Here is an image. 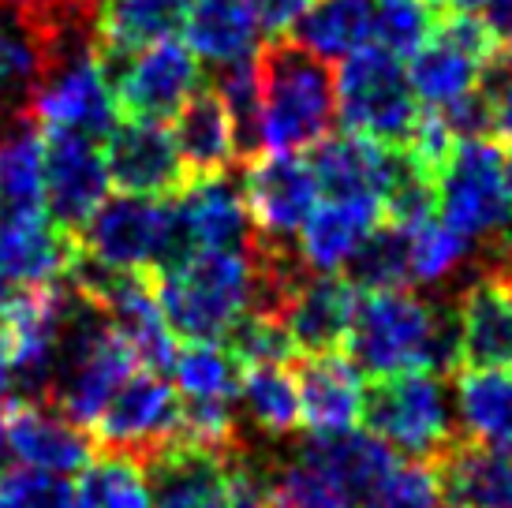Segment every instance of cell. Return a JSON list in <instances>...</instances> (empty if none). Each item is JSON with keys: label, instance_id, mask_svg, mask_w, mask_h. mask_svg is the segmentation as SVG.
<instances>
[{"label": "cell", "instance_id": "cell-32", "mask_svg": "<svg viewBox=\"0 0 512 508\" xmlns=\"http://www.w3.org/2000/svg\"><path fill=\"white\" fill-rule=\"evenodd\" d=\"M292 34L318 60L352 57L374 45V0H311Z\"/></svg>", "mask_w": 512, "mask_h": 508}, {"label": "cell", "instance_id": "cell-33", "mask_svg": "<svg viewBox=\"0 0 512 508\" xmlns=\"http://www.w3.org/2000/svg\"><path fill=\"white\" fill-rule=\"evenodd\" d=\"M195 0H109L98 15V45L105 60H116L146 42L169 38Z\"/></svg>", "mask_w": 512, "mask_h": 508}, {"label": "cell", "instance_id": "cell-24", "mask_svg": "<svg viewBox=\"0 0 512 508\" xmlns=\"http://www.w3.org/2000/svg\"><path fill=\"white\" fill-rule=\"evenodd\" d=\"M456 311L460 363L468 367H512V288L501 273L486 269L468 284Z\"/></svg>", "mask_w": 512, "mask_h": 508}, {"label": "cell", "instance_id": "cell-52", "mask_svg": "<svg viewBox=\"0 0 512 508\" xmlns=\"http://www.w3.org/2000/svg\"><path fill=\"white\" fill-rule=\"evenodd\" d=\"M4 456H8V415L0 411V464H4Z\"/></svg>", "mask_w": 512, "mask_h": 508}, {"label": "cell", "instance_id": "cell-27", "mask_svg": "<svg viewBox=\"0 0 512 508\" xmlns=\"http://www.w3.org/2000/svg\"><path fill=\"white\" fill-rule=\"evenodd\" d=\"M232 467H236V452L176 441L146 464L154 508H202L225 486Z\"/></svg>", "mask_w": 512, "mask_h": 508}, {"label": "cell", "instance_id": "cell-47", "mask_svg": "<svg viewBox=\"0 0 512 508\" xmlns=\"http://www.w3.org/2000/svg\"><path fill=\"white\" fill-rule=\"evenodd\" d=\"M486 98H490V127L498 131L501 139L512 142V71L490 75Z\"/></svg>", "mask_w": 512, "mask_h": 508}, {"label": "cell", "instance_id": "cell-18", "mask_svg": "<svg viewBox=\"0 0 512 508\" xmlns=\"http://www.w3.org/2000/svg\"><path fill=\"white\" fill-rule=\"evenodd\" d=\"M105 139V165L120 191L169 198L184 187V157L176 150V135L161 120H124Z\"/></svg>", "mask_w": 512, "mask_h": 508}, {"label": "cell", "instance_id": "cell-46", "mask_svg": "<svg viewBox=\"0 0 512 508\" xmlns=\"http://www.w3.org/2000/svg\"><path fill=\"white\" fill-rule=\"evenodd\" d=\"M202 508H266V494H262V482L236 460V467L228 471L225 486Z\"/></svg>", "mask_w": 512, "mask_h": 508}, {"label": "cell", "instance_id": "cell-44", "mask_svg": "<svg viewBox=\"0 0 512 508\" xmlns=\"http://www.w3.org/2000/svg\"><path fill=\"white\" fill-rule=\"evenodd\" d=\"M0 508H72V486L30 467L0 471Z\"/></svg>", "mask_w": 512, "mask_h": 508}, {"label": "cell", "instance_id": "cell-29", "mask_svg": "<svg viewBox=\"0 0 512 508\" xmlns=\"http://www.w3.org/2000/svg\"><path fill=\"white\" fill-rule=\"evenodd\" d=\"M456 423L471 445L512 456V370L468 367L456 378Z\"/></svg>", "mask_w": 512, "mask_h": 508}, {"label": "cell", "instance_id": "cell-30", "mask_svg": "<svg viewBox=\"0 0 512 508\" xmlns=\"http://www.w3.org/2000/svg\"><path fill=\"white\" fill-rule=\"evenodd\" d=\"M0 210L45 213V139L30 113L0 120Z\"/></svg>", "mask_w": 512, "mask_h": 508}, {"label": "cell", "instance_id": "cell-17", "mask_svg": "<svg viewBox=\"0 0 512 508\" xmlns=\"http://www.w3.org/2000/svg\"><path fill=\"white\" fill-rule=\"evenodd\" d=\"M359 307V288L337 273H299L277 299V318L285 322L292 348L303 355H322L348 340Z\"/></svg>", "mask_w": 512, "mask_h": 508}, {"label": "cell", "instance_id": "cell-34", "mask_svg": "<svg viewBox=\"0 0 512 508\" xmlns=\"http://www.w3.org/2000/svg\"><path fill=\"white\" fill-rule=\"evenodd\" d=\"M240 411L262 438H292L303 423L296 370L285 363L247 367L240 378Z\"/></svg>", "mask_w": 512, "mask_h": 508}, {"label": "cell", "instance_id": "cell-4", "mask_svg": "<svg viewBox=\"0 0 512 508\" xmlns=\"http://www.w3.org/2000/svg\"><path fill=\"white\" fill-rule=\"evenodd\" d=\"M337 79L299 42L273 38L258 57V154H299L326 139Z\"/></svg>", "mask_w": 512, "mask_h": 508}, {"label": "cell", "instance_id": "cell-13", "mask_svg": "<svg viewBox=\"0 0 512 508\" xmlns=\"http://www.w3.org/2000/svg\"><path fill=\"white\" fill-rule=\"evenodd\" d=\"M116 109L128 120H169L199 94V57L187 42L157 38L124 57L105 60Z\"/></svg>", "mask_w": 512, "mask_h": 508}, {"label": "cell", "instance_id": "cell-55", "mask_svg": "<svg viewBox=\"0 0 512 508\" xmlns=\"http://www.w3.org/2000/svg\"><path fill=\"white\" fill-rule=\"evenodd\" d=\"M509 42H512V38H509Z\"/></svg>", "mask_w": 512, "mask_h": 508}, {"label": "cell", "instance_id": "cell-26", "mask_svg": "<svg viewBox=\"0 0 512 508\" xmlns=\"http://www.w3.org/2000/svg\"><path fill=\"white\" fill-rule=\"evenodd\" d=\"M187 45L217 68L240 64L258 53L266 34V0H195L184 19Z\"/></svg>", "mask_w": 512, "mask_h": 508}, {"label": "cell", "instance_id": "cell-5", "mask_svg": "<svg viewBox=\"0 0 512 508\" xmlns=\"http://www.w3.org/2000/svg\"><path fill=\"white\" fill-rule=\"evenodd\" d=\"M45 45V71L30 109L34 120L49 131H75L101 139L120 120L109 79V64L98 45V23H68L42 38Z\"/></svg>", "mask_w": 512, "mask_h": 508}, {"label": "cell", "instance_id": "cell-53", "mask_svg": "<svg viewBox=\"0 0 512 508\" xmlns=\"http://www.w3.org/2000/svg\"><path fill=\"white\" fill-rule=\"evenodd\" d=\"M86 4L94 8V15H101V12H105V4H109V0H86Z\"/></svg>", "mask_w": 512, "mask_h": 508}, {"label": "cell", "instance_id": "cell-40", "mask_svg": "<svg viewBox=\"0 0 512 508\" xmlns=\"http://www.w3.org/2000/svg\"><path fill=\"white\" fill-rule=\"evenodd\" d=\"M266 508H348L326 475L307 460V452H296L292 460L273 467V475L262 482Z\"/></svg>", "mask_w": 512, "mask_h": 508}, {"label": "cell", "instance_id": "cell-20", "mask_svg": "<svg viewBox=\"0 0 512 508\" xmlns=\"http://www.w3.org/2000/svg\"><path fill=\"white\" fill-rule=\"evenodd\" d=\"M299 404H303V426L314 438L348 434L363 423L367 411V385L363 370L337 352L307 355L296 370Z\"/></svg>", "mask_w": 512, "mask_h": 508}, {"label": "cell", "instance_id": "cell-23", "mask_svg": "<svg viewBox=\"0 0 512 508\" xmlns=\"http://www.w3.org/2000/svg\"><path fill=\"white\" fill-rule=\"evenodd\" d=\"M180 228L187 247H214V251H251L255 221L247 198L228 176H199L180 198Z\"/></svg>", "mask_w": 512, "mask_h": 508}, {"label": "cell", "instance_id": "cell-25", "mask_svg": "<svg viewBox=\"0 0 512 508\" xmlns=\"http://www.w3.org/2000/svg\"><path fill=\"white\" fill-rule=\"evenodd\" d=\"M303 452L348 508H367V501L382 490V482L400 464V456L382 438L359 434V430L314 438Z\"/></svg>", "mask_w": 512, "mask_h": 508}, {"label": "cell", "instance_id": "cell-6", "mask_svg": "<svg viewBox=\"0 0 512 508\" xmlns=\"http://www.w3.org/2000/svg\"><path fill=\"white\" fill-rule=\"evenodd\" d=\"M441 221L460 232L471 247H486L498 262L512 251V198L505 157L490 139H456L434 172Z\"/></svg>", "mask_w": 512, "mask_h": 508}, {"label": "cell", "instance_id": "cell-45", "mask_svg": "<svg viewBox=\"0 0 512 508\" xmlns=\"http://www.w3.org/2000/svg\"><path fill=\"white\" fill-rule=\"evenodd\" d=\"M15 19H23L38 38L53 34L68 23H98L94 8L86 0H0Z\"/></svg>", "mask_w": 512, "mask_h": 508}, {"label": "cell", "instance_id": "cell-54", "mask_svg": "<svg viewBox=\"0 0 512 508\" xmlns=\"http://www.w3.org/2000/svg\"><path fill=\"white\" fill-rule=\"evenodd\" d=\"M505 180H509V198H512V157H505Z\"/></svg>", "mask_w": 512, "mask_h": 508}, {"label": "cell", "instance_id": "cell-31", "mask_svg": "<svg viewBox=\"0 0 512 508\" xmlns=\"http://www.w3.org/2000/svg\"><path fill=\"white\" fill-rule=\"evenodd\" d=\"M176 150L184 157L187 176H225L240 157L236 127L228 120L217 94H195L176 113Z\"/></svg>", "mask_w": 512, "mask_h": 508}, {"label": "cell", "instance_id": "cell-14", "mask_svg": "<svg viewBox=\"0 0 512 508\" xmlns=\"http://www.w3.org/2000/svg\"><path fill=\"white\" fill-rule=\"evenodd\" d=\"M94 426L105 452L131 456L146 467L180 441V396L161 370H135Z\"/></svg>", "mask_w": 512, "mask_h": 508}, {"label": "cell", "instance_id": "cell-36", "mask_svg": "<svg viewBox=\"0 0 512 508\" xmlns=\"http://www.w3.org/2000/svg\"><path fill=\"white\" fill-rule=\"evenodd\" d=\"M72 508H154V490L146 467L131 456H90L72 486Z\"/></svg>", "mask_w": 512, "mask_h": 508}, {"label": "cell", "instance_id": "cell-41", "mask_svg": "<svg viewBox=\"0 0 512 508\" xmlns=\"http://www.w3.org/2000/svg\"><path fill=\"white\" fill-rule=\"evenodd\" d=\"M214 94L221 98L228 120L236 127L240 157H255L258 154V60L251 57V60H240V64H225Z\"/></svg>", "mask_w": 512, "mask_h": 508}, {"label": "cell", "instance_id": "cell-16", "mask_svg": "<svg viewBox=\"0 0 512 508\" xmlns=\"http://www.w3.org/2000/svg\"><path fill=\"white\" fill-rule=\"evenodd\" d=\"M109 184L113 176L105 165V150L90 135H45V213L53 225L79 232L90 221V213L105 202Z\"/></svg>", "mask_w": 512, "mask_h": 508}, {"label": "cell", "instance_id": "cell-51", "mask_svg": "<svg viewBox=\"0 0 512 508\" xmlns=\"http://www.w3.org/2000/svg\"><path fill=\"white\" fill-rule=\"evenodd\" d=\"M494 273H501V277H505V284L512 288V251L505 254V258H498V262H494Z\"/></svg>", "mask_w": 512, "mask_h": 508}, {"label": "cell", "instance_id": "cell-28", "mask_svg": "<svg viewBox=\"0 0 512 508\" xmlns=\"http://www.w3.org/2000/svg\"><path fill=\"white\" fill-rule=\"evenodd\" d=\"M449 508H512V456L483 445H449L434 460Z\"/></svg>", "mask_w": 512, "mask_h": 508}, {"label": "cell", "instance_id": "cell-38", "mask_svg": "<svg viewBox=\"0 0 512 508\" xmlns=\"http://www.w3.org/2000/svg\"><path fill=\"white\" fill-rule=\"evenodd\" d=\"M438 0H374V45L393 57H415L441 23Z\"/></svg>", "mask_w": 512, "mask_h": 508}, {"label": "cell", "instance_id": "cell-8", "mask_svg": "<svg viewBox=\"0 0 512 508\" xmlns=\"http://www.w3.org/2000/svg\"><path fill=\"white\" fill-rule=\"evenodd\" d=\"M79 258L113 273H150L176 258L184 247L180 213L154 195L105 198L79 228Z\"/></svg>", "mask_w": 512, "mask_h": 508}, {"label": "cell", "instance_id": "cell-9", "mask_svg": "<svg viewBox=\"0 0 512 508\" xmlns=\"http://www.w3.org/2000/svg\"><path fill=\"white\" fill-rule=\"evenodd\" d=\"M337 113L352 135L404 150L423 124L404 60L367 45L341 60L337 71Z\"/></svg>", "mask_w": 512, "mask_h": 508}, {"label": "cell", "instance_id": "cell-49", "mask_svg": "<svg viewBox=\"0 0 512 508\" xmlns=\"http://www.w3.org/2000/svg\"><path fill=\"white\" fill-rule=\"evenodd\" d=\"M15 385L12 378V352H8V333L0 325V396H8V389Z\"/></svg>", "mask_w": 512, "mask_h": 508}, {"label": "cell", "instance_id": "cell-43", "mask_svg": "<svg viewBox=\"0 0 512 508\" xmlns=\"http://www.w3.org/2000/svg\"><path fill=\"white\" fill-rule=\"evenodd\" d=\"M438 471L419 460H400L397 471L382 482V490L370 497L367 508H441Z\"/></svg>", "mask_w": 512, "mask_h": 508}, {"label": "cell", "instance_id": "cell-39", "mask_svg": "<svg viewBox=\"0 0 512 508\" xmlns=\"http://www.w3.org/2000/svg\"><path fill=\"white\" fill-rule=\"evenodd\" d=\"M348 281L359 292H389V288H404L412 281L408 277V247H404V228L400 225H378L370 232V240L356 251L348 262Z\"/></svg>", "mask_w": 512, "mask_h": 508}, {"label": "cell", "instance_id": "cell-22", "mask_svg": "<svg viewBox=\"0 0 512 508\" xmlns=\"http://www.w3.org/2000/svg\"><path fill=\"white\" fill-rule=\"evenodd\" d=\"M385 225V206L374 198H326L318 202L314 213L296 240V258L311 273H337L344 269L370 232Z\"/></svg>", "mask_w": 512, "mask_h": 508}, {"label": "cell", "instance_id": "cell-10", "mask_svg": "<svg viewBox=\"0 0 512 508\" xmlns=\"http://www.w3.org/2000/svg\"><path fill=\"white\" fill-rule=\"evenodd\" d=\"M363 423L397 456L423 464V460H438L453 445V400L441 374L404 370V374H389L370 389Z\"/></svg>", "mask_w": 512, "mask_h": 508}, {"label": "cell", "instance_id": "cell-2", "mask_svg": "<svg viewBox=\"0 0 512 508\" xmlns=\"http://www.w3.org/2000/svg\"><path fill=\"white\" fill-rule=\"evenodd\" d=\"M348 352L359 370L374 378L404 370H449L460 363L456 311L404 288L363 292L348 329Z\"/></svg>", "mask_w": 512, "mask_h": 508}, {"label": "cell", "instance_id": "cell-7", "mask_svg": "<svg viewBox=\"0 0 512 508\" xmlns=\"http://www.w3.org/2000/svg\"><path fill=\"white\" fill-rule=\"evenodd\" d=\"M135 370L143 367L128 348V340L83 296L64 340L57 378L49 385L53 408L64 411L75 426H94Z\"/></svg>", "mask_w": 512, "mask_h": 508}, {"label": "cell", "instance_id": "cell-48", "mask_svg": "<svg viewBox=\"0 0 512 508\" xmlns=\"http://www.w3.org/2000/svg\"><path fill=\"white\" fill-rule=\"evenodd\" d=\"M479 19L498 34L501 42L512 38V0H486V8L479 12Z\"/></svg>", "mask_w": 512, "mask_h": 508}, {"label": "cell", "instance_id": "cell-3", "mask_svg": "<svg viewBox=\"0 0 512 508\" xmlns=\"http://www.w3.org/2000/svg\"><path fill=\"white\" fill-rule=\"evenodd\" d=\"M157 303L172 337L228 340L258 303V266L251 251L191 247L157 273Z\"/></svg>", "mask_w": 512, "mask_h": 508}, {"label": "cell", "instance_id": "cell-35", "mask_svg": "<svg viewBox=\"0 0 512 508\" xmlns=\"http://www.w3.org/2000/svg\"><path fill=\"white\" fill-rule=\"evenodd\" d=\"M45 71V45L8 8L0 15V120L27 113L30 94Z\"/></svg>", "mask_w": 512, "mask_h": 508}, {"label": "cell", "instance_id": "cell-42", "mask_svg": "<svg viewBox=\"0 0 512 508\" xmlns=\"http://www.w3.org/2000/svg\"><path fill=\"white\" fill-rule=\"evenodd\" d=\"M228 352L240 359V367H262V363H288L292 337H288L285 322L273 311H247L240 325L228 333Z\"/></svg>", "mask_w": 512, "mask_h": 508}, {"label": "cell", "instance_id": "cell-15", "mask_svg": "<svg viewBox=\"0 0 512 508\" xmlns=\"http://www.w3.org/2000/svg\"><path fill=\"white\" fill-rule=\"evenodd\" d=\"M318 176L299 154H262L247 169L243 198L262 247H288L318 206Z\"/></svg>", "mask_w": 512, "mask_h": 508}, {"label": "cell", "instance_id": "cell-19", "mask_svg": "<svg viewBox=\"0 0 512 508\" xmlns=\"http://www.w3.org/2000/svg\"><path fill=\"white\" fill-rule=\"evenodd\" d=\"M412 165L408 150L382 146L363 135H344V139H322L314 146L311 169L318 176V187L329 198H374L389 206L393 187Z\"/></svg>", "mask_w": 512, "mask_h": 508}, {"label": "cell", "instance_id": "cell-37", "mask_svg": "<svg viewBox=\"0 0 512 508\" xmlns=\"http://www.w3.org/2000/svg\"><path fill=\"white\" fill-rule=\"evenodd\" d=\"M400 228H404V247H408V277L415 284H427V288L456 277L475 251L460 232H453L445 221H434V217H419V221Z\"/></svg>", "mask_w": 512, "mask_h": 508}, {"label": "cell", "instance_id": "cell-21", "mask_svg": "<svg viewBox=\"0 0 512 508\" xmlns=\"http://www.w3.org/2000/svg\"><path fill=\"white\" fill-rule=\"evenodd\" d=\"M8 452L30 471L42 475H72L83 471L94 456V445L60 408L42 400H23L8 411Z\"/></svg>", "mask_w": 512, "mask_h": 508}, {"label": "cell", "instance_id": "cell-1", "mask_svg": "<svg viewBox=\"0 0 512 508\" xmlns=\"http://www.w3.org/2000/svg\"><path fill=\"white\" fill-rule=\"evenodd\" d=\"M501 38L479 15L441 19L430 42L408 64V79L423 113L438 116L453 139H471L490 127L486 83L498 68Z\"/></svg>", "mask_w": 512, "mask_h": 508}, {"label": "cell", "instance_id": "cell-12", "mask_svg": "<svg viewBox=\"0 0 512 508\" xmlns=\"http://www.w3.org/2000/svg\"><path fill=\"white\" fill-rule=\"evenodd\" d=\"M79 284L68 281L30 288L4 311V333L12 352V378L30 396H45L57 378L64 340L72 329V318L79 311Z\"/></svg>", "mask_w": 512, "mask_h": 508}, {"label": "cell", "instance_id": "cell-11", "mask_svg": "<svg viewBox=\"0 0 512 508\" xmlns=\"http://www.w3.org/2000/svg\"><path fill=\"white\" fill-rule=\"evenodd\" d=\"M180 396V441L236 452L240 359L221 340H195L172 359Z\"/></svg>", "mask_w": 512, "mask_h": 508}, {"label": "cell", "instance_id": "cell-50", "mask_svg": "<svg viewBox=\"0 0 512 508\" xmlns=\"http://www.w3.org/2000/svg\"><path fill=\"white\" fill-rule=\"evenodd\" d=\"M438 4L453 15H479L486 8V0H438Z\"/></svg>", "mask_w": 512, "mask_h": 508}]
</instances>
